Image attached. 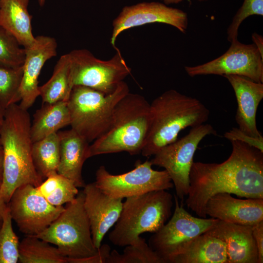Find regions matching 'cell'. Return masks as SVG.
Segmentation results:
<instances>
[{
	"label": "cell",
	"instance_id": "obj_1",
	"mask_svg": "<svg viewBox=\"0 0 263 263\" xmlns=\"http://www.w3.org/2000/svg\"><path fill=\"white\" fill-rule=\"evenodd\" d=\"M230 142L232 152L224 162L192 164L186 203L200 217H207L206 204L218 193L263 199V152L239 141Z\"/></svg>",
	"mask_w": 263,
	"mask_h": 263
},
{
	"label": "cell",
	"instance_id": "obj_2",
	"mask_svg": "<svg viewBox=\"0 0 263 263\" xmlns=\"http://www.w3.org/2000/svg\"><path fill=\"white\" fill-rule=\"evenodd\" d=\"M28 110L14 103L5 110L0 132L3 151V178L0 194L7 204L14 191L25 185L38 187L43 178L34 165L31 117Z\"/></svg>",
	"mask_w": 263,
	"mask_h": 263
},
{
	"label": "cell",
	"instance_id": "obj_3",
	"mask_svg": "<svg viewBox=\"0 0 263 263\" xmlns=\"http://www.w3.org/2000/svg\"><path fill=\"white\" fill-rule=\"evenodd\" d=\"M151 119L150 103L143 96L129 92L115 106L108 130L89 145L88 158L123 151L131 155L141 153Z\"/></svg>",
	"mask_w": 263,
	"mask_h": 263
},
{
	"label": "cell",
	"instance_id": "obj_4",
	"mask_svg": "<svg viewBox=\"0 0 263 263\" xmlns=\"http://www.w3.org/2000/svg\"><path fill=\"white\" fill-rule=\"evenodd\" d=\"M150 105L151 123L141 152L145 157L154 155L176 140L183 130L205 123L210 113L199 99L174 89L164 92Z\"/></svg>",
	"mask_w": 263,
	"mask_h": 263
},
{
	"label": "cell",
	"instance_id": "obj_5",
	"mask_svg": "<svg viewBox=\"0 0 263 263\" xmlns=\"http://www.w3.org/2000/svg\"><path fill=\"white\" fill-rule=\"evenodd\" d=\"M173 199L167 190L126 198L120 216L109 233L111 242L126 246L136 243L143 233L159 231L172 214Z\"/></svg>",
	"mask_w": 263,
	"mask_h": 263
},
{
	"label": "cell",
	"instance_id": "obj_6",
	"mask_svg": "<svg viewBox=\"0 0 263 263\" xmlns=\"http://www.w3.org/2000/svg\"><path fill=\"white\" fill-rule=\"evenodd\" d=\"M129 92L124 81L109 94L74 86L67 100L71 129L89 143L94 141L108 130L115 106Z\"/></svg>",
	"mask_w": 263,
	"mask_h": 263
},
{
	"label": "cell",
	"instance_id": "obj_7",
	"mask_svg": "<svg viewBox=\"0 0 263 263\" xmlns=\"http://www.w3.org/2000/svg\"><path fill=\"white\" fill-rule=\"evenodd\" d=\"M83 201L84 194L81 191L73 201L66 204L55 221L35 236L56 245L68 263L89 258L99 251L93 241Z\"/></svg>",
	"mask_w": 263,
	"mask_h": 263
},
{
	"label": "cell",
	"instance_id": "obj_8",
	"mask_svg": "<svg viewBox=\"0 0 263 263\" xmlns=\"http://www.w3.org/2000/svg\"><path fill=\"white\" fill-rule=\"evenodd\" d=\"M216 135L212 125L204 123L191 128L189 132L160 149L150 160L152 166L164 168L175 187L176 195L182 202L189 188V173L193 157L200 142L207 135Z\"/></svg>",
	"mask_w": 263,
	"mask_h": 263
},
{
	"label": "cell",
	"instance_id": "obj_9",
	"mask_svg": "<svg viewBox=\"0 0 263 263\" xmlns=\"http://www.w3.org/2000/svg\"><path fill=\"white\" fill-rule=\"evenodd\" d=\"M115 48V54L107 60L96 57L85 49H75L69 53L73 86H84L105 94L114 92L132 71L120 50Z\"/></svg>",
	"mask_w": 263,
	"mask_h": 263
},
{
	"label": "cell",
	"instance_id": "obj_10",
	"mask_svg": "<svg viewBox=\"0 0 263 263\" xmlns=\"http://www.w3.org/2000/svg\"><path fill=\"white\" fill-rule=\"evenodd\" d=\"M150 161L136 162L135 168L127 172L114 175L101 166L95 173L96 186L103 192L115 198L123 199L173 187L165 169L154 170Z\"/></svg>",
	"mask_w": 263,
	"mask_h": 263
},
{
	"label": "cell",
	"instance_id": "obj_11",
	"mask_svg": "<svg viewBox=\"0 0 263 263\" xmlns=\"http://www.w3.org/2000/svg\"><path fill=\"white\" fill-rule=\"evenodd\" d=\"M175 208L169 222L150 236L149 245L168 263L169 258L186 243L213 228L219 221L192 216L174 195Z\"/></svg>",
	"mask_w": 263,
	"mask_h": 263
},
{
	"label": "cell",
	"instance_id": "obj_12",
	"mask_svg": "<svg viewBox=\"0 0 263 263\" xmlns=\"http://www.w3.org/2000/svg\"><path fill=\"white\" fill-rule=\"evenodd\" d=\"M7 204L12 220L26 236H36L42 232L65 208L51 205L36 187L29 184L17 188Z\"/></svg>",
	"mask_w": 263,
	"mask_h": 263
},
{
	"label": "cell",
	"instance_id": "obj_13",
	"mask_svg": "<svg viewBox=\"0 0 263 263\" xmlns=\"http://www.w3.org/2000/svg\"><path fill=\"white\" fill-rule=\"evenodd\" d=\"M228 50L217 58L196 66H186L190 77L204 75H237L263 83V57L253 44L233 41Z\"/></svg>",
	"mask_w": 263,
	"mask_h": 263
},
{
	"label": "cell",
	"instance_id": "obj_14",
	"mask_svg": "<svg viewBox=\"0 0 263 263\" xmlns=\"http://www.w3.org/2000/svg\"><path fill=\"white\" fill-rule=\"evenodd\" d=\"M153 23L171 25L182 33L185 34L188 24V16L181 9L159 2H142L125 6L113 21L110 39L111 45L116 47V40L122 32Z\"/></svg>",
	"mask_w": 263,
	"mask_h": 263
},
{
	"label": "cell",
	"instance_id": "obj_15",
	"mask_svg": "<svg viewBox=\"0 0 263 263\" xmlns=\"http://www.w3.org/2000/svg\"><path fill=\"white\" fill-rule=\"evenodd\" d=\"M82 191L83 206L90 222L93 241L95 247L99 249L104 236L120 216L122 199L107 195L95 182L86 184Z\"/></svg>",
	"mask_w": 263,
	"mask_h": 263
},
{
	"label": "cell",
	"instance_id": "obj_16",
	"mask_svg": "<svg viewBox=\"0 0 263 263\" xmlns=\"http://www.w3.org/2000/svg\"><path fill=\"white\" fill-rule=\"evenodd\" d=\"M57 44L52 37H36L34 43L25 49V58L19 91V106L28 110L39 96L38 79L45 63L57 55Z\"/></svg>",
	"mask_w": 263,
	"mask_h": 263
},
{
	"label": "cell",
	"instance_id": "obj_17",
	"mask_svg": "<svg viewBox=\"0 0 263 263\" xmlns=\"http://www.w3.org/2000/svg\"><path fill=\"white\" fill-rule=\"evenodd\" d=\"M205 212L220 221L252 226L263 221V199H240L229 193H218L208 200Z\"/></svg>",
	"mask_w": 263,
	"mask_h": 263
},
{
	"label": "cell",
	"instance_id": "obj_18",
	"mask_svg": "<svg viewBox=\"0 0 263 263\" xmlns=\"http://www.w3.org/2000/svg\"><path fill=\"white\" fill-rule=\"evenodd\" d=\"M224 77L230 84L235 94L237 102L235 120L238 128L248 135L263 137L256 123L258 106L263 98V83L237 75Z\"/></svg>",
	"mask_w": 263,
	"mask_h": 263
},
{
	"label": "cell",
	"instance_id": "obj_19",
	"mask_svg": "<svg viewBox=\"0 0 263 263\" xmlns=\"http://www.w3.org/2000/svg\"><path fill=\"white\" fill-rule=\"evenodd\" d=\"M206 232L225 243L228 263H259L252 226L219 220L214 226Z\"/></svg>",
	"mask_w": 263,
	"mask_h": 263
},
{
	"label": "cell",
	"instance_id": "obj_20",
	"mask_svg": "<svg viewBox=\"0 0 263 263\" xmlns=\"http://www.w3.org/2000/svg\"><path fill=\"white\" fill-rule=\"evenodd\" d=\"M60 145V160L57 172L71 180L76 187L85 186L82 169L88 159L89 142L71 129L58 132Z\"/></svg>",
	"mask_w": 263,
	"mask_h": 263
},
{
	"label": "cell",
	"instance_id": "obj_21",
	"mask_svg": "<svg viewBox=\"0 0 263 263\" xmlns=\"http://www.w3.org/2000/svg\"><path fill=\"white\" fill-rule=\"evenodd\" d=\"M168 263H228L225 243L205 232L179 248Z\"/></svg>",
	"mask_w": 263,
	"mask_h": 263
},
{
	"label": "cell",
	"instance_id": "obj_22",
	"mask_svg": "<svg viewBox=\"0 0 263 263\" xmlns=\"http://www.w3.org/2000/svg\"><path fill=\"white\" fill-rule=\"evenodd\" d=\"M29 0H0V26L11 33L24 49L36 40L32 32Z\"/></svg>",
	"mask_w": 263,
	"mask_h": 263
},
{
	"label": "cell",
	"instance_id": "obj_23",
	"mask_svg": "<svg viewBox=\"0 0 263 263\" xmlns=\"http://www.w3.org/2000/svg\"><path fill=\"white\" fill-rule=\"evenodd\" d=\"M70 124V115L67 101L45 104L36 111L31 122L32 141L35 142L57 133L60 129Z\"/></svg>",
	"mask_w": 263,
	"mask_h": 263
},
{
	"label": "cell",
	"instance_id": "obj_24",
	"mask_svg": "<svg viewBox=\"0 0 263 263\" xmlns=\"http://www.w3.org/2000/svg\"><path fill=\"white\" fill-rule=\"evenodd\" d=\"M73 87L71 59L67 53L59 58L51 78L39 86V96L45 104L67 101Z\"/></svg>",
	"mask_w": 263,
	"mask_h": 263
},
{
	"label": "cell",
	"instance_id": "obj_25",
	"mask_svg": "<svg viewBox=\"0 0 263 263\" xmlns=\"http://www.w3.org/2000/svg\"><path fill=\"white\" fill-rule=\"evenodd\" d=\"M35 236H26L19 244L21 263H67L56 247Z\"/></svg>",
	"mask_w": 263,
	"mask_h": 263
},
{
	"label": "cell",
	"instance_id": "obj_26",
	"mask_svg": "<svg viewBox=\"0 0 263 263\" xmlns=\"http://www.w3.org/2000/svg\"><path fill=\"white\" fill-rule=\"evenodd\" d=\"M32 157L34 165L42 178L57 173L60 160V145L57 133L33 142Z\"/></svg>",
	"mask_w": 263,
	"mask_h": 263
},
{
	"label": "cell",
	"instance_id": "obj_27",
	"mask_svg": "<svg viewBox=\"0 0 263 263\" xmlns=\"http://www.w3.org/2000/svg\"><path fill=\"white\" fill-rule=\"evenodd\" d=\"M38 189L49 203L56 207L73 201L79 192L71 180L58 173L47 177Z\"/></svg>",
	"mask_w": 263,
	"mask_h": 263
},
{
	"label": "cell",
	"instance_id": "obj_28",
	"mask_svg": "<svg viewBox=\"0 0 263 263\" xmlns=\"http://www.w3.org/2000/svg\"><path fill=\"white\" fill-rule=\"evenodd\" d=\"M105 263H165L140 237L136 243L126 246L122 254L115 250L110 252Z\"/></svg>",
	"mask_w": 263,
	"mask_h": 263
},
{
	"label": "cell",
	"instance_id": "obj_29",
	"mask_svg": "<svg viewBox=\"0 0 263 263\" xmlns=\"http://www.w3.org/2000/svg\"><path fill=\"white\" fill-rule=\"evenodd\" d=\"M7 206L0 227V263H16L19 259V240L12 227Z\"/></svg>",
	"mask_w": 263,
	"mask_h": 263
},
{
	"label": "cell",
	"instance_id": "obj_30",
	"mask_svg": "<svg viewBox=\"0 0 263 263\" xmlns=\"http://www.w3.org/2000/svg\"><path fill=\"white\" fill-rule=\"evenodd\" d=\"M22 73V66L12 67L0 63V103L4 109L19 102Z\"/></svg>",
	"mask_w": 263,
	"mask_h": 263
},
{
	"label": "cell",
	"instance_id": "obj_31",
	"mask_svg": "<svg viewBox=\"0 0 263 263\" xmlns=\"http://www.w3.org/2000/svg\"><path fill=\"white\" fill-rule=\"evenodd\" d=\"M25 58V49L8 31L0 26V63L12 67L22 66Z\"/></svg>",
	"mask_w": 263,
	"mask_h": 263
},
{
	"label": "cell",
	"instance_id": "obj_32",
	"mask_svg": "<svg viewBox=\"0 0 263 263\" xmlns=\"http://www.w3.org/2000/svg\"><path fill=\"white\" fill-rule=\"evenodd\" d=\"M263 16V0H244L227 29V39L231 43L238 39V30L243 21L249 16Z\"/></svg>",
	"mask_w": 263,
	"mask_h": 263
},
{
	"label": "cell",
	"instance_id": "obj_33",
	"mask_svg": "<svg viewBox=\"0 0 263 263\" xmlns=\"http://www.w3.org/2000/svg\"><path fill=\"white\" fill-rule=\"evenodd\" d=\"M224 136L230 141L237 140L246 143L263 152V137L256 138L248 135L238 128H232L225 132Z\"/></svg>",
	"mask_w": 263,
	"mask_h": 263
},
{
	"label": "cell",
	"instance_id": "obj_34",
	"mask_svg": "<svg viewBox=\"0 0 263 263\" xmlns=\"http://www.w3.org/2000/svg\"><path fill=\"white\" fill-rule=\"evenodd\" d=\"M252 232L258 249L259 263H263V221L252 226Z\"/></svg>",
	"mask_w": 263,
	"mask_h": 263
},
{
	"label": "cell",
	"instance_id": "obj_35",
	"mask_svg": "<svg viewBox=\"0 0 263 263\" xmlns=\"http://www.w3.org/2000/svg\"><path fill=\"white\" fill-rule=\"evenodd\" d=\"M253 43L258 49L261 56L263 57V36L256 33L252 34Z\"/></svg>",
	"mask_w": 263,
	"mask_h": 263
},
{
	"label": "cell",
	"instance_id": "obj_36",
	"mask_svg": "<svg viewBox=\"0 0 263 263\" xmlns=\"http://www.w3.org/2000/svg\"><path fill=\"white\" fill-rule=\"evenodd\" d=\"M1 182H0V190L1 188ZM7 207V204L3 201L0 194V222H1L3 215Z\"/></svg>",
	"mask_w": 263,
	"mask_h": 263
},
{
	"label": "cell",
	"instance_id": "obj_37",
	"mask_svg": "<svg viewBox=\"0 0 263 263\" xmlns=\"http://www.w3.org/2000/svg\"><path fill=\"white\" fill-rule=\"evenodd\" d=\"M3 178V151L0 147V182H2Z\"/></svg>",
	"mask_w": 263,
	"mask_h": 263
},
{
	"label": "cell",
	"instance_id": "obj_38",
	"mask_svg": "<svg viewBox=\"0 0 263 263\" xmlns=\"http://www.w3.org/2000/svg\"><path fill=\"white\" fill-rule=\"evenodd\" d=\"M5 110L4 108L2 106L1 104L0 103V132L3 124L4 114H5Z\"/></svg>",
	"mask_w": 263,
	"mask_h": 263
},
{
	"label": "cell",
	"instance_id": "obj_39",
	"mask_svg": "<svg viewBox=\"0 0 263 263\" xmlns=\"http://www.w3.org/2000/svg\"><path fill=\"white\" fill-rule=\"evenodd\" d=\"M164 3H165L166 5H170L172 4H177L179 3L184 0H161ZM199 1L203 2V1H207L208 0H197Z\"/></svg>",
	"mask_w": 263,
	"mask_h": 263
},
{
	"label": "cell",
	"instance_id": "obj_40",
	"mask_svg": "<svg viewBox=\"0 0 263 263\" xmlns=\"http://www.w3.org/2000/svg\"><path fill=\"white\" fill-rule=\"evenodd\" d=\"M46 0H38V2L40 6H42L45 2Z\"/></svg>",
	"mask_w": 263,
	"mask_h": 263
},
{
	"label": "cell",
	"instance_id": "obj_41",
	"mask_svg": "<svg viewBox=\"0 0 263 263\" xmlns=\"http://www.w3.org/2000/svg\"></svg>",
	"mask_w": 263,
	"mask_h": 263
},
{
	"label": "cell",
	"instance_id": "obj_42",
	"mask_svg": "<svg viewBox=\"0 0 263 263\" xmlns=\"http://www.w3.org/2000/svg\"></svg>",
	"mask_w": 263,
	"mask_h": 263
}]
</instances>
